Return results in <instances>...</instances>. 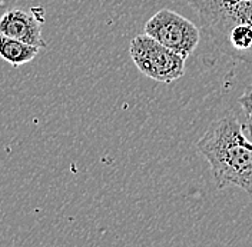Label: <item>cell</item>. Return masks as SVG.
<instances>
[{
  "mask_svg": "<svg viewBox=\"0 0 252 247\" xmlns=\"http://www.w3.org/2000/svg\"><path fill=\"white\" fill-rule=\"evenodd\" d=\"M196 149L209 163L220 190L236 186L252 196V143L236 117L214 120L198 140Z\"/></svg>",
  "mask_w": 252,
  "mask_h": 247,
  "instance_id": "6da1fadb",
  "label": "cell"
},
{
  "mask_svg": "<svg viewBox=\"0 0 252 247\" xmlns=\"http://www.w3.org/2000/svg\"><path fill=\"white\" fill-rule=\"evenodd\" d=\"M130 57L146 78L160 83H172L185 73V57L143 33L132 39Z\"/></svg>",
  "mask_w": 252,
  "mask_h": 247,
  "instance_id": "7a4b0ae2",
  "label": "cell"
},
{
  "mask_svg": "<svg viewBox=\"0 0 252 247\" xmlns=\"http://www.w3.org/2000/svg\"><path fill=\"white\" fill-rule=\"evenodd\" d=\"M145 33L185 59L195 52L201 40V29L193 22L166 7L146 22Z\"/></svg>",
  "mask_w": 252,
  "mask_h": 247,
  "instance_id": "3957f363",
  "label": "cell"
},
{
  "mask_svg": "<svg viewBox=\"0 0 252 247\" xmlns=\"http://www.w3.org/2000/svg\"><path fill=\"white\" fill-rule=\"evenodd\" d=\"M199 17L201 30L211 36L236 23L252 27V0H187Z\"/></svg>",
  "mask_w": 252,
  "mask_h": 247,
  "instance_id": "277c9868",
  "label": "cell"
},
{
  "mask_svg": "<svg viewBox=\"0 0 252 247\" xmlns=\"http://www.w3.org/2000/svg\"><path fill=\"white\" fill-rule=\"evenodd\" d=\"M0 33L33 46L46 47L39 19L22 9H10L0 17Z\"/></svg>",
  "mask_w": 252,
  "mask_h": 247,
  "instance_id": "5b68a950",
  "label": "cell"
},
{
  "mask_svg": "<svg viewBox=\"0 0 252 247\" xmlns=\"http://www.w3.org/2000/svg\"><path fill=\"white\" fill-rule=\"evenodd\" d=\"M40 47L0 33V57L13 67H19L22 64L32 62L37 56Z\"/></svg>",
  "mask_w": 252,
  "mask_h": 247,
  "instance_id": "8992f818",
  "label": "cell"
},
{
  "mask_svg": "<svg viewBox=\"0 0 252 247\" xmlns=\"http://www.w3.org/2000/svg\"><path fill=\"white\" fill-rule=\"evenodd\" d=\"M239 106L242 108L245 116H247V122L242 124L245 130H248V133L252 136V87L247 89L245 92L241 94V97L238 99Z\"/></svg>",
  "mask_w": 252,
  "mask_h": 247,
  "instance_id": "52a82bcc",
  "label": "cell"
}]
</instances>
